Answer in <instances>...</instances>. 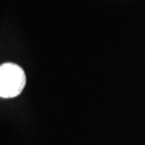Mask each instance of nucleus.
Listing matches in <instances>:
<instances>
[{
  "label": "nucleus",
  "mask_w": 145,
  "mask_h": 145,
  "mask_svg": "<svg viewBox=\"0 0 145 145\" xmlns=\"http://www.w3.org/2000/svg\"><path fill=\"white\" fill-rule=\"evenodd\" d=\"M26 84L23 68L12 62L0 65V97L14 98L21 94Z\"/></svg>",
  "instance_id": "1"
}]
</instances>
